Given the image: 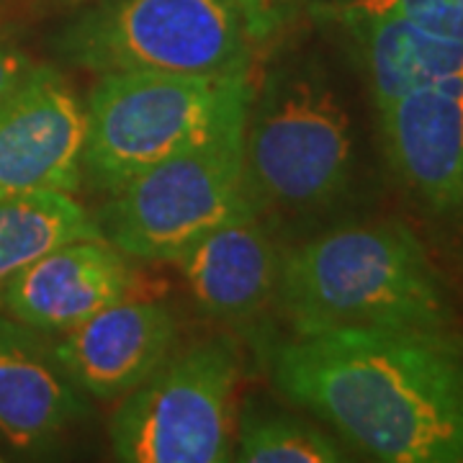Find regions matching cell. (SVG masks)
Segmentation results:
<instances>
[{"label":"cell","instance_id":"obj_8","mask_svg":"<svg viewBox=\"0 0 463 463\" xmlns=\"http://www.w3.org/2000/svg\"><path fill=\"white\" fill-rule=\"evenodd\" d=\"M85 103L54 67H32L0 99V199L83 185Z\"/></svg>","mask_w":463,"mask_h":463},{"label":"cell","instance_id":"obj_14","mask_svg":"<svg viewBox=\"0 0 463 463\" xmlns=\"http://www.w3.org/2000/svg\"><path fill=\"white\" fill-rule=\"evenodd\" d=\"M358 33L376 111L463 70V42L394 16H347Z\"/></svg>","mask_w":463,"mask_h":463},{"label":"cell","instance_id":"obj_19","mask_svg":"<svg viewBox=\"0 0 463 463\" xmlns=\"http://www.w3.org/2000/svg\"><path fill=\"white\" fill-rule=\"evenodd\" d=\"M32 62L24 52L14 44H3L0 42V99L14 88V85L32 70Z\"/></svg>","mask_w":463,"mask_h":463},{"label":"cell","instance_id":"obj_12","mask_svg":"<svg viewBox=\"0 0 463 463\" xmlns=\"http://www.w3.org/2000/svg\"><path fill=\"white\" fill-rule=\"evenodd\" d=\"M258 209L224 219L173 260L201 309L222 322L255 317L279 288L281 255Z\"/></svg>","mask_w":463,"mask_h":463},{"label":"cell","instance_id":"obj_18","mask_svg":"<svg viewBox=\"0 0 463 463\" xmlns=\"http://www.w3.org/2000/svg\"><path fill=\"white\" fill-rule=\"evenodd\" d=\"M242 3L248 8L255 33H258L260 42L270 39L276 33V29L294 11V0H242Z\"/></svg>","mask_w":463,"mask_h":463},{"label":"cell","instance_id":"obj_7","mask_svg":"<svg viewBox=\"0 0 463 463\" xmlns=\"http://www.w3.org/2000/svg\"><path fill=\"white\" fill-rule=\"evenodd\" d=\"M240 379V347L227 335L170 353L118 402L109 422L114 456L127 463L232 461Z\"/></svg>","mask_w":463,"mask_h":463},{"label":"cell","instance_id":"obj_6","mask_svg":"<svg viewBox=\"0 0 463 463\" xmlns=\"http://www.w3.org/2000/svg\"><path fill=\"white\" fill-rule=\"evenodd\" d=\"M250 85V72H103L85 103L83 181L111 196L142 170L199 139Z\"/></svg>","mask_w":463,"mask_h":463},{"label":"cell","instance_id":"obj_13","mask_svg":"<svg viewBox=\"0 0 463 463\" xmlns=\"http://www.w3.org/2000/svg\"><path fill=\"white\" fill-rule=\"evenodd\" d=\"M90 412L83 392L33 332L0 317V438L42 450Z\"/></svg>","mask_w":463,"mask_h":463},{"label":"cell","instance_id":"obj_9","mask_svg":"<svg viewBox=\"0 0 463 463\" xmlns=\"http://www.w3.org/2000/svg\"><path fill=\"white\" fill-rule=\"evenodd\" d=\"M386 160L440 222L463 227V70L379 111Z\"/></svg>","mask_w":463,"mask_h":463},{"label":"cell","instance_id":"obj_16","mask_svg":"<svg viewBox=\"0 0 463 463\" xmlns=\"http://www.w3.org/2000/svg\"><path fill=\"white\" fill-rule=\"evenodd\" d=\"M234 461L245 463H337L343 448L327 432L297 417L248 414L240 425Z\"/></svg>","mask_w":463,"mask_h":463},{"label":"cell","instance_id":"obj_3","mask_svg":"<svg viewBox=\"0 0 463 463\" xmlns=\"http://www.w3.org/2000/svg\"><path fill=\"white\" fill-rule=\"evenodd\" d=\"M353 178V127L327 75L307 60H286L250 90L245 116V188L250 203L317 212Z\"/></svg>","mask_w":463,"mask_h":463},{"label":"cell","instance_id":"obj_11","mask_svg":"<svg viewBox=\"0 0 463 463\" xmlns=\"http://www.w3.org/2000/svg\"><path fill=\"white\" fill-rule=\"evenodd\" d=\"M175 335L165 304L127 297L62 332L52 353L83 394L109 402L147 379L173 353Z\"/></svg>","mask_w":463,"mask_h":463},{"label":"cell","instance_id":"obj_2","mask_svg":"<svg viewBox=\"0 0 463 463\" xmlns=\"http://www.w3.org/2000/svg\"><path fill=\"white\" fill-rule=\"evenodd\" d=\"M276 298L294 335L330 330H453L446 283L407 224L322 232L281 258Z\"/></svg>","mask_w":463,"mask_h":463},{"label":"cell","instance_id":"obj_10","mask_svg":"<svg viewBox=\"0 0 463 463\" xmlns=\"http://www.w3.org/2000/svg\"><path fill=\"white\" fill-rule=\"evenodd\" d=\"M132 270L124 252L103 237L72 240L0 286V309L29 330L62 332L132 297Z\"/></svg>","mask_w":463,"mask_h":463},{"label":"cell","instance_id":"obj_1","mask_svg":"<svg viewBox=\"0 0 463 463\" xmlns=\"http://www.w3.org/2000/svg\"><path fill=\"white\" fill-rule=\"evenodd\" d=\"M273 381L347 443L386 463H463V340L453 330L294 335Z\"/></svg>","mask_w":463,"mask_h":463},{"label":"cell","instance_id":"obj_4","mask_svg":"<svg viewBox=\"0 0 463 463\" xmlns=\"http://www.w3.org/2000/svg\"><path fill=\"white\" fill-rule=\"evenodd\" d=\"M250 85L214 124L109 196L100 237L137 260L173 263L203 232L252 206L245 188Z\"/></svg>","mask_w":463,"mask_h":463},{"label":"cell","instance_id":"obj_20","mask_svg":"<svg viewBox=\"0 0 463 463\" xmlns=\"http://www.w3.org/2000/svg\"><path fill=\"white\" fill-rule=\"evenodd\" d=\"M60 3H65V5H75V3H85V0H60Z\"/></svg>","mask_w":463,"mask_h":463},{"label":"cell","instance_id":"obj_15","mask_svg":"<svg viewBox=\"0 0 463 463\" xmlns=\"http://www.w3.org/2000/svg\"><path fill=\"white\" fill-rule=\"evenodd\" d=\"M88 237H100L99 224L72 194L36 191L0 199V286L50 250Z\"/></svg>","mask_w":463,"mask_h":463},{"label":"cell","instance_id":"obj_5","mask_svg":"<svg viewBox=\"0 0 463 463\" xmlns=\"http://www.w3.org/2000/svg\"><path fill=\"white\" fill-rule=\"evenodd\" d=\"M242 0H100L54 36L57 57L85 72H250L258 44Z\"/></svg>","mask_w":463,"mask_h":463},{"label":"cell","instance_id":"obj_17","mask_svg":"<svg viewBox=\"0 0 463 463\" xmlns=\"http://www.w3.org/2000/svg\"><path fill=\"white\" fill-rule=\"evenodd\" d=\"M347 16L404 18L425 32L463 42V0H347Z\"/></svg>","mask_w":463,"mask_h":463}]
</instances>
